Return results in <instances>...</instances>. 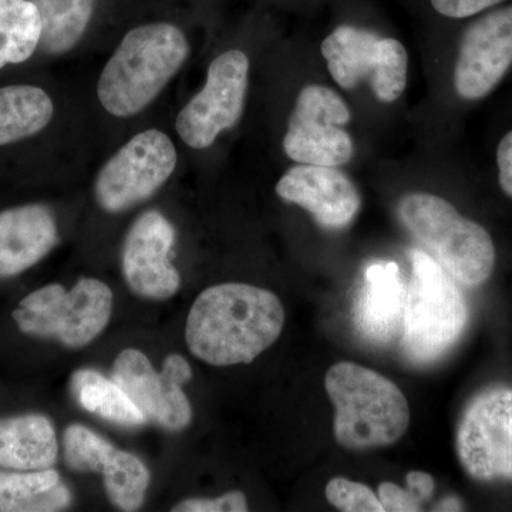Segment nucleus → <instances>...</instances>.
Here are the masks:
<instances>
[{
  "mask_svg": "<svg viewBox=\"0 0 512 512\" xmlns=\"http://www.w3.org/2000/svg\"><path fill=\"white\" fill-rule=\"evenodd\" d=\"M285 309L278 296L247 284L201 292L190 309L185 339L192 355L212 366L254 362L281 336Z\"/></svg>",
  "mask_w": 512,
  "mask_h": 512,
  "instance_id": "nucleus-1",
  "label": "nucleus"
},
{
  "mask_svg": "<svg viewBox=\"0 0 512 512\" xmlns=\"http://www.w3.org/2000/svg\"><path fill=\"white\" fill-rule=\"evenodd\" d=\"M188 55L187 37L171 23L130 30L101 72V106L116 117L136 116L163 92Z\"/></svg>",
  "mask_w": 512,
  "mask_h": 512,
  "instance_id": "nucleus-2",
  "label": "nucleus"
},
{
  "mask_svg": "<svg viewBox=\"0 0 512 512\" xmlns=\"http://www.w3.org/2000/svg\"><path fill=\"white\" fill-rule=\"evenodd\" d=\"M325 387L336 410L333 433L339 446L355 451L392 446L409 429L406 396L375 370L336 363L326 373Z\"/></svg>",
  "mask_w": 512,
  "mask_h": 512,
  "instance_id": "nucleus-3",
  "label": "nucleus"
},
{
  "mask_svg": "<svg viewBox=\"0 0 512 512\" xmlns=\"http://www.w3.org/2000/svg\"><path fill=\"white\" fill-rule=\"evenodd\" d=\"M397 212L407 231L458 284L478 286L493 274L495 248L490 234L444 198L413 192L402 198Z\"/></svg>",
  "mask_w": 512,
  "mask_h": 512,
  "instance_id": "nucleus-4",
  "label": "nucleus"
},
{
  "mask_svg": "<svg viewBox=\"0 0 512 512\" xmlns=\"http://www.w3.org/2000/svg\"><path fill=\"white\" fill-rule=\"evenodd\" d=\"M412 279L406 292L403 313L404 353L414 363L439 359L458 342L468 323V306L463 293L423 249L410 251Z\"/></svg>",
  "mask_w": 512,
  "mask_h": 512,
  "instance_id": "nucleus-5",
  "label": "nucleus"
},
{
  "mask_svg": "<svg viewBox=\"0 0 512 512\" xmlns=\"http://www.w3.org/2000/svg\"><path fill=\"white\" fill-rule=\"evenodd\" d=\"M113 292L93 278H82L70 291L47 285L30 293L12 316L23 333L56 339L67 348H83L109 325Z\"/></svg>",
  "mask_w": 512,
  "mask_h": 512,
  "instance_id": "nucleus-6",
  "label": "nucleus"
},
{
  "mask_svg": "<svg viewBox=\"0 0 512 512\" xmlns=\"http://www.w3.org/2000/svg\"><path fill=\"white\" fill-rule=\"evenodd\" d=\"M177 150L163 131L151 128L131 138L97 175L94 194L107 212H123L153 197L171 177Z\"/></svg>",
  "mask_w": 512,
  "mask_h": 512,
  "instance_id": "nucleus-7",
  "label": "nucleus"
},
{
  "mask_svg": "<svg viewBox=\"0 0 512 512\" xmlns=\"http://www.w3.org/2000/svg\"><path fill=\"white\" fill-rule=\"evenodd\" d=\"M456 447L461 467L473 480H512L511 387H491L468 403Z\"/></svg>",
  "mask_w": 512,
  "mask_h": 512,
  "instance_id": "nucleus-8",
  "label": "nucleus"
},
{
  "mask_svg": "<svg viewBox=\"0 0 512 512\" xmlns=\"http://www.w3.org/2000/svg\"><path fill=\"white\" fill-rule=\"evenodd\" d=\"M352 119L338 93L311 84L299 93L284 137L286 156L299 164L340 167L355 154L352 137L345 130Z\"/></svg>",
  "mask_w": 512,
  "mask_h": 512,
  "instance_id": "nucleus-9",
  "label": "nucleus"
},
{
  "mask_svg": "<svg viewBox=\"0 0 512 512\" xmlns=\"http://www.w3.org/2000/svg\"><path fill=\"white\" fill-rule=\"evenodd\" d=\"M249 60L241 50L222 53L208 69L207 83L177 117L178 136L195 150L215 143L241 119L248 90Z\"/></svg>",
  "mask_w": 512,
  "mask_h": 512,
  "instance_id": "nucleus-10",
  "label": "nucleus"
},
{
  "mask_svg": "<svg viewBox=\"0 0 512 512\" xmlns=\"http://www.w3.org/2000/svg\"><path fill=\"white\" fill-rule=\"evenodd\" d=\"M192 377L190 363L180 355L165 357L156 372L150 359L136 349H126L114 362L111 379L123 387L147 421L168 431H180L191 423L190 400L183 386Z\"/></svg>",
  "mask_w": 512,
  "mask_h": 512,
  "instance_id": "nucleus-11",
  "label": "nucleus"
},
{
  "mask_svg": "<svg viewBox=\"0 0 512 512\" xmlns=\"http://www.w3.org/2000/svg\"><path fill=\"white\" fill-rule=\"evenodd\" d=\"M175 241L171 222L161 212H144L128 229L121 268L128 288L141 298L164 301L180 289V274L171 265Z\"/></svg>",
  "mask_w": 512,
  "mask_h": 512,
  "instance_id": "nucleus-12",
  "label": "nucleus"
},
{
  "mask_svg": "<svg viewBox=\"0 0 512 512\" xmlns=\"http://www.w3.org/2000/svg\"><path fill=\"white\" fill-rule=\"evenodd\" d=\"M511 64L512 6H508L478 19L464 33L454 67L458 96L483 99L493 92Z\"/></svg>",
  "mask_w": 512,
  "mask_h": 512,
  "instance_id": "nucleus-13",
  "label": "nucleus"
},
{
  "mask_svg": "<svg viewBox=\"0 0 512 512\" xmlns=\"http://www.w3.org/2000/svg\"><path fill=\"white\" fill-rule=\"evenodd\" d=\"M275 190L282 200L311 212L318 224L330 229L348 227L362 204L348 175L326 165H295L282 175Z\"/></svg>",
  "mask_w": 512,
  "mask_h": 512,
  "instance_id": "nucleus-14",
  "label": "nucleus"
},
{
  "mask_svg": "<svg viewBox=\"0 0 512 512\" xmlns=\"http://www.w3.org/2000/svg\"><path fill=\"white\" fill-rule=\"evenodd\" d=\"M59 242L55 215L42 204L0 212V279L32 268Z\"/></svg>",
  "mask_w": 512,
  "mask_h": 512,
  "instance_id": "nucleus-15",
  "label": "nucleus"
},
{
  "mask_svg": "<svg viewBox=\"0 0 512 512\" xmlns=\"http://www.w3.org/2000/svg\"><path fill=\"white\" fill-rule=\"evenodd\" d=\"M406 292L396 262L376 261L367 266L353 306L357 330L372 342H390L403 323Z\"/></svg>",
  "mask_w": 512,
  "mask_h": 512,
  "instance_id": "nucleus-16",
  "label": "nucleus"
},
{
  "mask_svg": "<svg viewBox=\"0 0 512 512\" xmlns=\"http://www.w3.org/2000/svg\"><path fill=\"white\" fill-rule=\"evenodd\" d=\"M57 451L55 427L43 414L0 419V467L45 470L56 463Z\"/></svg>",
  "mask_w": 512,
  "mask_h": 512,
  "instance_id": "nucleus-17",
  "label": "nucleus"
},
{
  "mask_svg": "<svg viewBox=\"0 0 512 512\" xmlns=\"http://www.w3.org/2000/svg\"><path fill=\"white\" fill-rule=\"evenodd\" d=\"M380 37L370 30L343 25L320 46L330 76L342 89L350 90L375 72Z\"/></svg>",
  "mask_w": 512,
  "mask_h": 512,
  "instance_id": "nucleus-18",
  "label": "nucleus"
},
{
  "mask_svg": "<svg viewBox=\"0 0 512 512\" xmlns=\"http://www.w3.org/2000/svg\"><path fill=\"white\" fill-rule=\"evenodd\" d=\"M70 503L72 493L52 468L0 474V512L62 511Z\"/></svg>",
  "mask_w": 512,
  "mask_h": 512,
  "instance_id": "nucleus-19",
  "label": "nucleus"
},
{
  "mask_svg": "<svg viewBox=\"0 0 512 512\" xmlns=\"http://www.w3.org/2000/svg\"><path fill=\"white\" fill-rule=\"evenodd\" d=\"M70 389L77 403L89 413L123 427L146 424L141 413L123 387L93 369H80L70 379Z\"/></svg>",
  "mask_w": 512,
  "mask_h": 512,
  "instance_id": "nucleus-20",
  "label": "nucleus"
},
{
  "mask_svg": "<svg viewBox=\"0 0 512 512\" xmlns=\"http://www.w3.org/2000/svg\"><path fill=\"white\" fill-rule=\"evenodd\" d=\"M55 106L45 90L35 86L0 89V147L35 136L50 123Z\"/></svg>",
  "mask_w": 512,
  "mask_h": 512,
  "instance_id": "nucleus-21",
  "label": "nucleus"
},
{
  "mask_svg": "<svg viewBox=\"0 0 512 512\" xmlns=\"http://www.w3.org/2000/svg\"><path fill=\"white\" fill-rule=\"evenodd\" d=\"M42 20L39 49L47 55L69 52L82 39L94 0H32Z\"/></svg>",
  "mask_w": 512,
  "mask_h": 512,
  "instance_id": "nucleus-22",
  "label": "nucleus"
},
{
  "mask_svg": "<svg viewBox=\"0 0 512 512\" xmlns=\"http://www.w3.org/2000/svg\"><path fill=\"white\" fill-rule=\"evenodd\" d=\"M42 20L32 0H0V70L26 62L39 47Z\"/></svg>",
  "mask_w": 512,
  "mask_h": 512,
  "instance_id": "nucleus-23",
  "label": "nucleus"
},
{
  "mask_svg": "<svg viewBox=\"0 0 512 512\" xmlns=\"http://www.w3.org/2000/svg\"><path fill=\"white\" fill-rule=\"evenodd\" d=\"M97 473L103 474L111 504L121 511H136L144 503L150 471L140 458L111 444L101 457Z\"/></svg>",
  "mask_w": 512,
  "mask_h": 512,
  "instance_id": "nucleus-24",
  "label": "nucleus"
},
{
  "mask_svg": "<svg viewBox=\"0 0 512 512\" xmlns=\"http://www.w3.org/2000/svg\"><path fill=\"white\" fill-rule=\"evenodd\" d=\"M407 52L399 40L382 37L375 72L370 76L373 93L384 103H393L402 96L407 84Z\"/></svg>",
  "mask_w": 512,
  "mask_h": 512,
  "instance_id": "nucleus-25",
  "label": "nucleus"
},
{
  "mask_svg": "<svg viewBox=\"0 0 512 512\" xmlns=\"http://www.w3.org/2000/svg\"><path fill=\"white\" fill-rule=\"evenodd\" d=\"M326 498L339 511L384 512L379 497L367 485L348 478L330 480L326 485Z\"/></svg>",
  "mask_w": 512,
  "mask_h": 512,
  "instance_id": "nucleus-26",
  "label": "nucleus"
},
{
  "mask_svg": "<svg viewBox=\"0 0 512 512\" xmlns=\"http://www.w3.org/2000/svg\"><path fill=\"white\" fill-rule=\"evenodd\" d=\"M174 512H245L248 511L247 497L241 491L221 495L215 500L191 498L173 508Z\"/></svg>",
  "mask_w": 512,
  "mask_h": 512,
  "instance_id": "nucleus-27",
  "label": "nucleus"
},
{
  "mask_svg": "<svg viewBox=\"0 0 512 512\" xmlns=\"http://www.w3.org/2000/svg\"><path fill=\"white\" fill-rule=\"evenodd\" d=\"M377 497L383 505L384 512L421 511V501L409 487L404 490L393 483H382L377 488Z\"/></svg>",
  "mask_w": 512,
  "mask_h": 512,
  "instance_id": "nucleus-28",
  "label": "nucleus"
},
{
  "mask_svg": "<svg viewBox=\"0 0 512 512\" xmlns=\"http://www.w3.org/2000/svg\"><path fill=\"white\" fill-rule=\"evenodd\" d=\"M433 8L451 19H464L477 15L503 0H430Z\"/></svg>",
  "mask_w": 512,
  "mask_h": 512,
  "instance_id": "nucleus-29",
  "label": "nucleus"
},
{
  "mask_svg": "<svg viewBox=\"0 0 512 512\" xmlns=\"http://www.w3.org/2000/svg\"><path fill=\"white\" fill-rule=\"evenodd\" d=\"M497 164L501 190L512 198V131L498 144Z\"/></svg>",
  "mask_w": 512,
  "mask_h": 512,
  "instance_id": "nucleus-30",
  "label": "nucleus"
},
{
  "mask_svg": "<svg viewBox=\"0 0 512 512\" xmlns=\"http://www.w3.org/2000/svg\"><path fill=\"white\" fill-rule=\"evenodd\" d=\"M406 481L407 487L419 497L423 504L430 500L431 495L434 493V488H436L433 477L430 474L424 473V471H410L406 476Z\"/></svg>",
  "mask_w": 512,
  "mask_h": 512,
  "instance_id": "nucleus-31",
  "label": "nucleus"
},
{
  "mask_svg": "<svg viewBox=\"0 0 512 512\" xmlns=\"http://www.w3.org/2000/svg\"><path fill=\"white\" fill-rule=\"evenodd\" d=\"M437 510L440 511H454L461 510L460 501L456 500V498H447V500L441 501L439 505H437Z\"/></svg>",
  "mask_w": 512,
  "mask_h": 512,
  "instance_id": "nucleus-32",
  "label": "nucleus"
}]
</instances>
